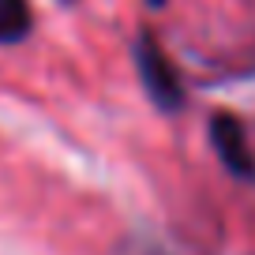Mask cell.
<instances>
[{
	"instance_id": "277c9868",
	"label": "cell",
	"mask_w": 255,
	"mask_h": 255,
	"mask_svg": "<svg viewBox=\"0 0 255 255\" xmlns=\"http://www.w3.org/2000/svg\"><path fill=\"white\" fill-rule=\"evenodd\" d=\"M146 4H154V8H161V4H165V0H146Z\"/></svg>"
},
{
	"instance_id": "6da1fadb",
	"label": "cell",
	"mask_w": 255,
	"mask_h": 255,
	"mask_svg": "<svg viewBox=\"0 0 255 255\" xmlns=\"http://www.w3.org/2000/svg\"><path fill=\"white\" fill-rule=\"evenodd\" d=\"M135 68H139V79H143L150 102L158 105L161 113H176L184 105V83L176 64L165 56V49L158 45L150 30H143L135 38Z\"/></svg>"
},
{
	"instance_id": "3957f363",
	"label": "cell",
	"mask_w": 255,
	"mask_h": 255,
	"mask_svg": "<svg viewBox=\"0 0 255 255\" xmlns=\"http://www.w3.org/2000/svg\"><path fill=\"white\" fill-rule=\"evenodd\" d=\"M30 30V8L26 0H0V45L19 41Z\"/></svg>"
},
{
	"instance_id": "7a4b0ae2",
	"label": "cell",
	"mask_w": 255,
	"mask_h": 255,
	"mask_svg": "<svg viewBox=\"0 0 255 255\" xmlns=\"http://www.w3.org/2000/svg\"><path fill=\"white\" fill-rule=\"evenodd\" d=\"M210 143H214V154L222 158V165L229 169L237 180H255V154H252L244 124H240L237 117L214 113V117H210Z\"/></svg>"
}]
</instances>
